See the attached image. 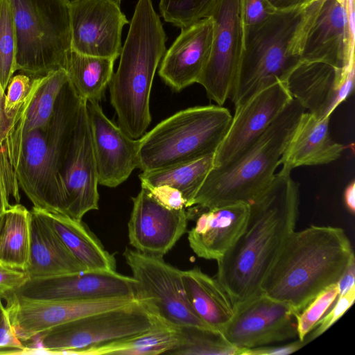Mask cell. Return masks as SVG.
<instances>
[{
	"label": "cell",
	"mask_w": 355,
	"mask_h": 355,
	"mask_svg": "<svg viewBox=\"0 0 355 355\" xmlns=\"http://www.w3.org/2000/svg\"><path fill=\"white\" fill-rule=\"evenodd\" d=\"M298 184L279 171L251 203L245 228L217 261L216 279L235 306L261 293L260 286L295 230L299 213Z\"/></svg>",
	"instance_id": "cell-1"
},
{
	"label": "cell",
	"mask_w": 355,
	"mask_h": 355,
	"mask_svg": "<svg viewBox=\"0 0 355 355\" xmlns=\"http://www.w3.org/2000/svg\"><path fill=\"white\" fill-rule=\"evenodd\" d=\"M355 261L345 230L311 225L293 231L263 280L261 293L286 304L295 317Z\"/></svg>",
	"instance_id": "cell-2"
},
{
	"label": "cell",
	"mask_w": 355,
	"mask_h": 355,
	"mask_svg": "<svg viewBox=\"0 0 355 355\" xmlns=\"http://www.w3.org/2000/svg\"><path fill=\"white\" fill-rule=\"evenodd\" d=\"M322 1L276 10L261 24L244 26L243 51L230 96L235 108L261 89L286 81L302 60L306 35Z\"/></svg>",
	"instance_id": "cell-3"
},
{
	"label": "cell",
	"mask_w": 355,
	"mask_h": 355,
	"mask_svg": "<svg viewBox=\"0 0 355 355\" xmlns=\"http://www.w3.org/2000/svg\"><path fill=\"white\" fill-rule=\"evenodd\" d=\"M167 37L152 0H138L109 83L119 127L139 139L151 122L150 96L155 73L166 49Z\"/></svg>",
	"instance_id": "cell-4"
},
{
	"label": "cell",
	"mask_w": 355,
	"mask_h": 355,
	"mask_svg": "<svg viewBox=\"0 0 355 355\" xmlns=\"http://www.w3.org/2000/svg\"><path fill=\"white\" fill-rule=\"evenodd\" d=\"M304 112L305 109L293 98L239 156L227 164L212 167L191 207L210 209L254 200L275 178L280 158Z\"/></svg>",
	"instance_id": "cell-5"
},
{
	"label": "cell",
	"mask_w": 355,
	"mask_h": 355,
	"mask_svg": "<svg viewBox=\"0 0 355 355\" xmlns=\"http://www.w3.org/2000/svg\"><path fill=\"white\" fill-rule=\"evenodd\" d=\"M232 115L223 105L194 106L157 123L139 140L137 168L150 171L215 153Z\"/></svg>",
	"instance_id": "cell-6"
},
{
	"label": "cell",
	"mask_w": 355,
	"mask_h": 355,
	"mask_svg": "<svg viewBox=\"0 0 355 355\" xmlns=\"http://www.w3.org/2000/svg\"><path fill=\"white\" fill-rule=\"evenodd\" d=\"M16 32V70L32 78L64 69L71 51L66 0H9Z\"/></svg>",
	"instance_id": "cell-7"
},
{
	"label": "cell",
	"mask_w": 355,
	"mask_h": 355,
	"mask_svg": "<svg viewBox=\"0 0 355 355\" xmlns=\"http://www.w3.org/2000/svg\"><path fill=\"white\" fill-rule=\"evenodd\" d=\"M152 324L153 318L135 300L51 328L25 346L28 354H80L88 348L142 333Z\"/></svg>",
	"instance_id": "cell-8"
},
{
	"label": "cell",
	"mask_w": 355,
	"mask_h": 355,
	"mask_svg": "<svg viewBox=\"0 0 355 355\" xmlns=\"http://www.w3.org/2000/svg\"><path fill=\"white\" fill-rule=\"evenodd\" d=\"M123 256L135 279V300L151 317L174 327L210 328L190 305L182 270L166 263L163 257L147 255L136 250L127 248Z\"/></svg>",
	"instance_id": "cell-9"
},
{
	"label": "cell",
	"mask_w": 355,
	"mask_h": 355,
	"mask_svg": "<svg viewBox=\"0 0 355 355\" xmlns=\"http://www.w3.org/2000/svg\"><path fill=\"white\" fill-rule=\"evenodd\" d=\"M209 16L213 19L211 47L198 83L210 101L223 105L230 98L243 51L242 0H218Z\"/></svg>",
	"instance_id": "cell-10"
},
{
	"label": "cell",
	"mask_w": 355,
	"mask_h": 355,
	"mask_svg": "<svg viewBox=\"0 0 355 355\" xmlns=\"http://www.w3.org/2000/svg\"><path fill=\"white\" fill-rule=\"evenodd\" d=\"M354 0H323L306 35L302 60L344 71L354 65Z\"/></svg>",
	"instance_id": "cell-11"
},
{
	"label": "cell",
	"mask_w": 355,
	"mask_h": 355,
	"mask_svg": "<svg viewBox=\"0 0 355 355\" xmlns=\"http://www.w3.org/2000/svg\"><path fill=\"white\" fill-rule=\"evenodd\" d=\"M222 333L241 349L268 345L297 338L296 318L286 304L261 293L236 306Z\"/></svg>",
	"instance_id": "cell-12"
},
{
	"label": "cell",
	"mask_w": 355,
	"mask_h": 355,
	"mask_svg": "<svg viewBox=\"0 0 355 355\" xmlns=\"http://www.w3.org/2000/svg\"><path fill=\"white\" fill-rule=\"evenodd\" d=\"M59 172L67 196L66 216L82 220L98 209V174L84 99Z\"/></svg>",
	"instance_id": "cell-13"
},
{
	"label": "cell",
	"mask_w": 355,
	"mask_h": 355,
	"mask_svg": "<svg viewBox=\"0 0 355 355\" xmlns=\"http://www.w3.org/2000/svg\"><path fill=\"white\" fill-rule=\"evenodd\" d=\"M69 4L71 50L116 60L123 26L129 23L120 6L109 0H76Z\"/></svg>",
	"instance_id": "cell-14"
},
{
	"label": "cell",
	"mask_w": 355,
	"mask_h": 355,
	"mask_svg": "<svg viewBox=\"0 0 355 355\" xmlns=\"http://www.w3.org/2000/svg\"><path fill=\"white\" fill-rule=\"evenodd\" d=\"M132 277L114 271L85 270L28 279L12 297L31 300H94L134 297Z\"/></svg>",
	"instance_id": "cell-15"
},
{
	"label": "cell",
	"mask_w": 355,
	"mask_h": 355,
	"mask_svg": "<svg viewBox=\"0 0 355 355\" xmlns=\"http://www.w3.org/2000/svg\"><path fill=\"white\" fill-rule=\"evenodd\" d=\"M293 99L284 82L261 89L235 108L227 132L214 155L213 167L239 156L268 128Z\"/></svg>",
	"instance_id": "cell-16"
},
{
	"label": "cell",
	"mask_w": 355,
	"mask_h": 355,
	"mask_svg": "<svg viewBox=\"0 0 355 355\" xmlns=\"http://www.w3.org/2000/svg\"><path fill=\"white\" fill-rule=\"evenodd\" d=\"M132 297L94 300H31L12 297L6 309L15 335L23 343L60 324L128 305Z\"/></svg>",
	"instance_id": "cell-17"
},
{
	"label": "cell",
	"mask_w": 355,
	"mask_h": 355,
	"mask_svg": "<svg viewBox=\"0 0 355 355\" xmlns=\"http://www.w3.org/2000/svg\"><path fill=\"white\" fill-rule=\"evenodd\" d=\"M132 200L128 224L130 244L143 254L163 257L186 232L189 219L187 211L185 208L164 207L141 187Z\"/></svg>",
	"instance_id": "cell-18"
},
{
	"label": "cell",
	"mask_w": 355,
	"mask_h": 355,
	"mask_svg": "<svg viewBox=\"0 0 355 355\" xmlns=\"http://www.w3.org/2000/svg\"><path fill=\"white\" fill-rule=\"evenodd\" d=\"M354 71L302 60L284 83L292 98L305 110L318 118H327L352 92Z\"/></svg>",
	"instance_id": "cell-19"
},
{
	"label": "cell",
	"mask_w": 355,
	"mask_h": 355,
	"mask_svg": "<svg viewBox=\"0 0 355 355\" xmlns=\"http://www.w3.org/2000/svg\"><path fill=\"white\" fill-rule=\"evenodd\" d=\"M98 184L114 188L137 168L139 140L128 136L104 114L99 102L85 101Z\"/></svg>",
	"instance_id": "cell-20"
},
{
	"label": "cell",
	"mask_w": 355,
	"mask_h": 355,
	"mask_svg": "<svg viewBox=\"0 0 355 355\" xmlns=\"http://www.w3.org/2000/svg\"><path fill=\"white\" fill-rule=\"evenodd\" d=\"M212 37L211 16L181 28L159 69V77L173 91L180 92L198 83L209 56Z\"/></svg>",
	"instance_id": "cell-21"
},
{
	"label": "cell",
	"mask_w": 355,
	"mask_h": 355,
	"mask_svg": "<svg viewBox=\"0 0 355 355\" xmlns=\"http://www.w3.org/2000/svg\"><path fill=\"white\" fill-rule=\"evenodd\" d=\"M199 209L203 211L188 232L189 246L198 257L218 261L234 245L245 228L250 205L236 202Z\"/></svg>",
	"instance_id": "cell-22"
},
{
	"label": "cell",
	"mask_w": 355,
	"mask_h": 355,
	"mask_svg": "<svg viewBox=\"0 0 355 355\" xmlns=\"http://www.w3.org/2000/svg\"><path fill=\"white\" fill-rule=\"evenodd\" d=\"M329 121L302 113L280 158L281 171L291 173L297 167L327 164L340 157L346 146L332 139Z\"/></svg>",
	"instance_id": "cell-23"
},
{
	"label": "cell",
	"mask_w": 355,
	"mask_h": 355,
	"mask_svg": "<svg viewBox=\"0 0 355 355\" xmlns=\"http://www.w3.org/2000/svg\"><path fill=\"white\" fill-rule=\"evenodd\" d=\"M28 279H41L87 270L73 256L60 237L33 207Z\"/></svg>",
	"instance_id": "cell-24"
},
{
	"label": "cell",
	"mask_w": 355,
	"mask_h": 355,
	"mask_svg": "<svg viewBox=\"0 0 355 355\" xmlns=\"http://www.w3.org/2000/svg\"><path fill=\"white\" fill-rule=\"evenodd\" d=\"M87 270L114 271L116 261L82 220L33 207Z\"/></svg>",
	"instance_id": "cell-25"
},
{
	"label": "cell",
	"mask_w": 355,
	"mask_h": 355,
	"mask_svg": "<svg viewBox=\"0 0 355 355\" xmlns=\"http://www.w3.org/2000/svg\"><path fill=\"white\" fill-rule=\"evenodd\" d=\"M186 295L197 316L209 327L223 332L233 318L236 306L216 278L197 266L182 270Z\"/></svg>",
	"instance_id": "cell-26"
},
{
	"label": "cell",
	"mask_w": 355,
	"mask_h": 355,
	"mask_svg": "<svg viewBox=\"0 0 355 355\" xmlns=\"http://www.w3.org/2000/svg\"><path fill=\"white\" fill-rule=\"evenodd\" d=\"M177 344L176 327L153 318V324L148 330L128 338L88 348L80 354H169Z\"/></svg>",
	"instance_id": "cell-27"
},
{
	"label": "cell",
	"mask_w": 355,
	"mask_h": 355,
	"mask_svg": "<svg viewBox=\"0 0 355 355\" xmlns=\"http://www.w3.org/2000/svg\"><path fill=\"white\" fill-rule=\"evenodd\" d=\"M114 62L112 58L83 55L71 50L64 69L80 98L100 102L113 76Z\"/></svg>",
	"instance_id": "cell-28"
},
{
	"label": "cell",
	"mask_w": 355,
	"mask_h": 355,
	"mask_svg": "<svg viewBox=\"0 0 355 355\" xmlns=\"http://www.w3.org/2000/svg\"><path fill=\"white\" fill-rule=\"evenodd\" d=\"M31 213L19 203L2 215L0 228V263L25 271L29 259Z\"/></svg>",
	"instance_id": "cell-29"
},
{
	"label": "cell",
	"mask_w": 355,
	"mask_h": 355,
	"mask_svg": "<svg viewBox=\"0 0 355 355\" xmlns=\"http://www.w3.org/2000/svg\"><path fill=\"white\" fill-rule=\"evenodd\" d=\"M214 155L209 154L164 168L142 171L139 175L141 184H167L175 187L182 193L186 208L191 207L196 195L213 167Z\"/></svg>",
	"instance_id": "cell-30"
},
{
	"label": "cell",
	"mask_w": 355,
	"mask_h": 355,
	"mask_svg": "<svg viewBox=\"0 0 355 355\" xmlns=\"http://www.w3.org/2000/svg\"><path fill=\"white\" fill-rule=\"evenodd\" d=\"M178 344L169 354L243 355L245 349L231 344L219 331L196 326L176 327Z\"/></svg>",
	"instance_id": "cell-31"
},
{
	"label": "cell",
	"mask_w": 355,
	"mask_h": 355,
	"mask_svg": "<svg viewBox=\"0 0 355 355\" xmlns=\"http://www.w3.org/2000/svg\"><path fill=\"white\" fill-rule=\"evenodd\" d=\"M16 32L9 0H0V85L6 92L16 70Z\"/></svg>",
	"instance_id": "cell-32"
},
{
	"label": "cell",
	"mask_w": 355,
	"mask_h": 355,
	"mask_svg": "<svg viewBox=\"0 0 355 355\" xmlns=\"http://www.w3.org/2000/svg\"><path fill=\"white\" fill-rule=\"evenodd\" d=\"M339 295L337 283L329 285L320 291L296 315L297 338L302 341L314 329L324 313Z\"/></svg>",
	"instance_id": "cell-33"
},
{
	"label": "cell",
	"mask_w": 355,
	"mask_h": 355,
	"mask_svg": "<svg viewBox=\"0 0 355 355\" xmlns=\"http://www.w3.org/2000/svg\"><path fill=\"white\" fill-rule=\"evenodd\" d=\"M10 198L17 203L19 202V186L4 145L0 144V215L11 205Z\"/></svg>",
	"instance_id": "cell-34"
},
{
	"label": "cell",
	"mask_w": 355,
	"mask_h": 355,
	"mask_svg": "<svg viewBox=\"0 0 355 355\" xmlns=\"http://www.w3.org/2000/svg\"><path fill=\"white\" fill-rule=\"evenodd\" d=\"M32 80L31 77L22 73L11 78L6 90L3 103L4 114L8 122L28 94Z\"/></svg>",
	"instance_id": "cell-35"
},
{
	"label": "cell",
	"mask_w": 355,
	"mask_h": 355,
	"mask_svg": "<svg viewBox=\"0 0 355 355\" xmlns=\"http://www.w3.org/2000/svg\"><path fill=\"white\" fill-rule=\"evenodd\" d=\"M354 300L355 285L345 293L338 295V300L331 311L319 320L305 339L309 343L324 333L345 313L352 306Z\"/></svg>",
	"instance_id": "cell-36"
},
{
	"label": "cell",
	"mask_w": 355,
	"mask_h": 355,
	"mask_svg": "<svg viewBox=\"0 0 355 355\" xmlns=\"http://www.w3.org/2000/svg\"><path fill=\"white\" fill-rule=\"evenodd\" d=\"M28 354V349L15 335L8 310L0 300V354Z\"/></svg>",
	"instance_id": "cell-37"
},
{
	"label": "cell",
	"mask_w": 355,
	"mask_h": 355,
	"mask_svg": "<svg viewBox=\"0 0 355 355\" xmlns=\"http://www.w3.org/2000/svg\"><path fill=\"white\" fill-rule=\"evenodd\" d=\"M153 198L164 207L171 209L186 208V201L182 193L176 188L167 184L150 186L141 184Z\"/></svg>",
	"instance_id": "cell-38"
},
{
	"label": "cell",
	"mask_w": 355,
	"mask_h": 355,
	"mask_svg": "<svg viewBox=\"0 0 355 355\" xmlns=\"http://www.w3.org/2000/svg\"><path fill=\"white\" fill-rule=\"evenodd\" d=\"M275 10L267 0H242L244 26L261 24Z\"/></svg>",
	"instance_id": "cell-39"
},
{
	"label": "cell",
	"mask_w": 355,
	"mask_h": 355,
	"mask_svg": "<svg viewBox=\"0 0 355 355\" xmlns=\"http://www.w3.org/2000/svg\"><path fill=\"white\" fill-rule=\"evenodd\" d=\"M28 279L25 271L0 263V300L8 301Z\"/></svg>",
	"instance_id": "cell-40"
},
{
	"label": "cell",
	"mask_w": 355,
	"mask_h": 355,
	"mask_svg": "<svg viewBox=\"0 0 355 355\" xmlns=\"http://www.w3.org/2000/svg\"><path fill=\"white\" fill-rule=\"evenodd\" d=\"M307 343H309V342L304 338L302 341L297 339V340L284 345H263L245 349L243 355H286L299 350Z\"/></svg>",
	"instance_id": "cell-41"
},
{
	"label": "cell",
	"mask_w": 355,
	"mask_h": 355,
	"mask_svg": "<svg viewBox=\"0 0 355 355\" xmlns=\"http://www.w3.org/2000/svg\"><path fill=\"white\" fill-rule=\"evenodd\" d=\"M355 261L352 262L337 282L339 295L343 294L349 290L354 284Z\"/></svg>",
	"instance_id": "cell-42"
},
{
	"label": "cell",
	"mask_w": 355,
	"mask_h": 355,
	"mask_svg": "<svg viewBox=\"0 0 355 355\" xmlns=\"http://www.w3.org/2000/svg\"><path fill=\"white\" fill-rule=\"evenodd\" d=\"M275 10H285L306 6L315 0H267Z\"/></svg>",
	"instance_id": "cell-43"
},
{
	"label": "cell",
	"mask_w": 355,
	"mask_h": 355,
	"mask_svg": "<svg viewBox=\"0 0 355 355\" xmlns=\"http://www.w3.org/2000/svg\"><path fill=\"white\" fill-rule=\"evenodd\" d=\"M344 202L348 211L352 214L355 211V182H350L344 191Z\"/></svg>",
	"instance_id": "cell-44"
},
{
	"label": "cell",
	"mask_w": 355,
	"mask_h": 355,
	"mask_svg": "<svg viewBox=\"0 0 355 355\" xmlns=\"http://www.w3.org/2000/svg\"><path fill=\"white\" fill-rule=\"evenodd\" d=\"M5 95L6 92L2 89L1 86L0 85V123L3 122L6 119V116L3 111Z\"/></svg>",
	"instance_id": "cell-45"
},
{
	"label": "cell",
	"mask_w": 355,
	"mask_h": 355,
	"mask_svg": "<svg viewBox=\"0 0 355 355\" xmlns=\"http://www.w3.org/2000/svg\"><path fill=\"white\" fill-rule=\"evenodd\" d=\"M69 3L76 1V0H66ZM109 1H111L115 3H116L117 5L120 6L121 3V1L122 0H109Z\"/></svg>",
	"instance_id": "cell-46"
}]
</instances>
